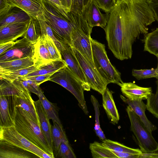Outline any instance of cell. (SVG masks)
I'll use <instances>...</instances> for the list:
<instances>
[{
	"instance_id": "cell-1",
	"label": "cell",
	"mask_w": 158,
	"mask_h": 158,
	"mask_svg": "<svg viewBox=\"0 0 158 158\" xmlns=\"http://www.w3.org/2000/svg\"><path fill=\"white\" fill-rule=\"evenodd\" d=\"M155 20L147 0H117L103 29L109 49L120 60L131 59L134 42Z\"/></svg>"
},
{
	"instance_id": "cell-2",
	"label": "cell",
	"mask_w": 158,
	"mask_h": 158,
	"mask_svg": "<svg viewBox=\"0 0 158 158\" xmlns=\"http://www.w3.org/2000/svg\"><path fill=\"white\" fill-rule=\"evenodd\" d=\"M10 104V114L17 131L52 158H55L53 151L49 148L40 126L31 119L20 107Z\"/></svg>"
},
{
	"instance_id": "cell-3",
	"label": "cell",
	"mask_w": 158,
	"mask_h": 158,
	"mask_svg": "<svg viewBox=\"0 0 158 158\" xmlns=\"http://www.w3.org/2000/svg\"><path fill=\"white\" fill-rule=\"evenodd\" d=\"M41 13L38 18L46 22L62 43L71 46L74 23L70 14V19H67L56 12L44 0H41Z\"/></svg>"
},
{
	"instance_id": "cell-4",
	"label": "cell",
	"mask_w": 158,
	"mask_h": 158,
	"mask_svg": "<svg viewBox=\"0 0 158 158\" xmlns=\"http://www.w3.org/2000/svg\"><path fill=\"white\" fill-rule=\"evenodd\" d=\"M70 15L74 23L71 47L77 50L88 60L94 63L90 41L93 28L89 25L82 15L71 11Z\"/></svg>"
},
{
	"instance_id": "cell-5",
	"label": "cell",
	"mask_w": 158,
	"mask_h": 158,
	"mask_svg": "<svg viewBox=\"0 0 158 158\" xmlns=\"http://www.w3.org/2000/svg\"><path fill=\"white\" fill-rule=\"evenodd\" d=\"M93 60L97 70L107 83L119 85L123 82L120 73L113 66L109 60L104 44L90 39Z\"/></svg>"
},
{
	"instance_id": "cell-6",
	"label": "cell",
	"mask_w": 158,
	"mask_h": 158,
	"mask_svg": "<svg viewBox=\"0 0 158 158\" xmlns=\"http://www.w3.org/2000/svg\"><path fill=\"white\" fill-rule=\"evenodd\" d=\"M49 81L61 85L71 93L77 99L79 107L85 114H88L84 94V91L88 90L67 66L53 74Z\"/></svg>"
},
{
	"instance_id": "cell-7",
	"label": "cell",
	"mask_w": 158,
	"mask_h": 158,
	"mask_svg": "<svg viewBox=\"0 0 158 158\" xmlns=\"http://www.w3.org/2000/svg\"><path fill=\"white\" fill-rule=\"evenodd\" d=\"M131 123V129L136 137L143 153L156 152L158 151V143L151 132L139 118L128 106L126 108Z\"/></svg>"
},
{
	"instance_id": "cell-8",
	"label": "cell",
	"mask_w": 158,
	"mask_h": 158,
	"mask_svg": "<svg viewBox=\"0 0 158 158\" xmlns=\"http://www.w3.org/2000/svg\"><path fill=\"white\" fill-rule=\"evenodd\" d=\"M0 141L29 151L40 158H52L19 133L14 126L0 127Z\"/></svg>"
},
{
	"instance_id": "cell-9",
	"label": "cell",
	"mask_w": 158,
	"mask_h": 158,
	"mask_svg": "<svg viewBox=\"0 0 158 158\" xmlns=\"http://www.w3.org/2000/svg\"><path fill=\"white\" fill-rule=\"evenodd\" d=\"M71 47L90 88L102 94L107 88L108 84L99 73L94 63L88 60L77 50Z\"/></svg>"
},
{
	"instance_id": "cell-10",
	"label": "cell",
	"mask_w": 158,
	"mask_h": 158,
	"mask_svg": "<svg viewBox=\"0 0 158 158\" xmlns=\"http://www.w3.org/2000/svg\"><path fill=\"white\" fill-rule=\"evenodd\" d=\"M34 44L24 38L16 41L11 48L0 55V62L10 61L28 56L33 57Z\"/></svg>"
},
{
	"instance_id": "cell-11",
	"label": "cell",
	"mask_w": 158,
	"mask_h": 158,
	"mask_svg": "<svg viewBox=\"0 0 158 158\" xmlns=\"http://www.w3.org/2000/svg\"><path fill=\"white\" fill-rule=\"evenodd\" d=\"M96 0H93L89 5L83 10L82 16L91 27H100L104 29L106 26L110 13H102Z\"/></svg>"
},
{
	"instance_id": "cell-12",
	"label": "cell",
	"mask_w": 158,
	"mask_h": 158,
	"mask_svg": "<svg viewBox=\"0 0 158 158\" xmlns=\"http://www.w3.org/2000/svg\"><path fill=\"white\" fill-rule=\"evenodd\" d=\"M64 46L65 49L60 52L62 58L70 70L84 84L88 91H90L91 88L87 83L86 77L71 46L65 44Z\"/></svg>"
},
{
	"instance_id": "cell-13",
	"label": "cell",
	"mask_w": 158,
	"mask_h": 158,
	"mask_svg": "<svg viewBox=\"0 0 158 158\" xmlns=\"http://www.w3.org/2000/svg\"><path fill=\"white\" fill-rule=\"evenodd\" d=\"M89 148L94 158H139L140 155L112 150L97 141L90 143Z\"/></svg>"
},
{
	"instance_id": "cell-14",
	"label": "cell",
	"mask_w": 158,
	"mask_h": 158,
	"mask_svg": "<svg viewBox=\"0 0 158 158\" xmlns=\"http://www.w3.org/2000/svg\"><path fill=\"white\" fill-rule=\"evenodd\" d=\"M29 22L12 23L0 27V44L14 41L23 37L27 31Z\"/></svg>"
},
{
	"instance_id": "cell-15",
	"label": "cell",
	"mask_w": 158,
	"mask_h": 158,
	"mask_svg": "<svg viewBox=\"0 0 158 158\" xmlns=\"http://www.w3.org/2000/svg\"><path fill=\"white\" fill-rule=\"evenodd\" d=\"M0 96H15L32 99L29 92L19 79L12 82L0 80Z\"/></svg>"
},
{
	"instance_id": "cell-16",
	"label": "cell",
	"mask_w": 158,
	"mask_h": 158,
	"mask_svg": "<svg viewBox=\"0 0 158 158\" xmlns=\"http://www.w3.org/2000/svg\"><path fill=\"white\" fill-rule=\"evenodd\" d=\"M123 95L130 100H145L152 93L151 87H143L133 82H123L119 85Z\"/></svg>"
},
{
	"instance_id": "cell-17",
	"label": "cell",
	"mask_w": 158,
	"mask_h": 158,
	"mask_svg": "<svg viewBox=\"0 0 158 158\" xmlns=\"http://www.w3.org/2000/svg\"><path fill=\"white\" fill-rule=\"evenodd\" d=\"M33 59L34 65L38 69L53 61L41 35H39L37 41L34 44Z\"/></svg>"
},
{
	"instance_id": "cell-18",
	"label": "cell",
	"mask_w": 158,
	"mask_h": 158,
	"mask_svg": "<svg viewBox=\"0 0 158 158\" xmlns=\"http://www.w3.org/2000/svg\"><path fill=\"white\" fill-rule=\"evenodd\" d=\"M40 123L41 130L44 134L47 143L51 150L53 151V146L52 137V125L49 120L39 99L33 101Z\"/></svg>"
},
{
	"instance_id": "cell-19",
	"label": "cell",
	"mask_w": 158,
	"mask_h": 158,
	"mask_svg": "<svg viewBox=\"0 0 158 158\" xmlns=\"http://www.w3.org/2000/svg\"><path fill=\"white\" fill-rule=\"evenodd\" d=\"M120 97L122 101L127 104L139 118L145 127L152 132L157 129L156 127L153 124L147 117L145 112L147 109L146 105L143 100H130L122 95Z\"/></svg>"
},
{
	"instance_id": "cell-20",
	"label": "cell",
	"mask_w": 158,
	"mask_h": 158,
	"mask_svg": "<svg viewBox=\"0 0 158 158\" xmlns=\"http://www.w3.org/2000/svg\"><path fill=\"white\" fill-rule=\"evenodd\" d=\"M39 158L34 154L0 141V158Z\"/></svg>"
},
{
	"instance_id": "cell-21",
	"label": "cell",
	"mask_w": 158,
	"mask_h": 158,
	"mask_svg": "<svg viewBox=\"0 0 158 158\" xmlns=\"http://www.w3.org/2000/svg\"><path fill=\"white\" fill-rule=\"evenodd\" d=\"M13 7H17L37 19L41 13V0H8Z\"/></svg>"
},
{
	"instance_id": "cell-22",
	"label": "cell",
	"mask_w": 158,
	"mask_h": 158,
	"mask_svg": "<svg viewBox=\"0 0 158 158\" xmlns=\"http://www.w3.org/2000/svg\"><path fill=\"white\" fill-rule=\"evenodd\" d=\"M113 92L107 87L102 94V105L110 122L114 125L118 123L119 115L115 105Z\"/></svg>"
},
{
	"instance_id": "cell-23",
	"label": "cell",
	"mask_w": 158,
	"mask_h": 158,
	"mask_svg": "<svg viewBox=\"0 0 158 158\" xmlns=\"http://www.w3.org/2000/svg\"><path fill=\"white\" fill-rule=\"evenodd\" d=\"M8 97L10 102L13 106L20 107L31 119L40 126L39 118L33 99L15 96Z\"/></svg>"
},
{
	"instance_id": "cell-24",
	"label": "cell",
	"mask_w": 158,
	"mask_h": 158,
	"mask_svg": "<svg viewBox=\"0 0 158 158\" xmlns=\"http://www.w3.org/2000/svg\"><path fill=\"white\" fill-rule=\"evenodd\" d=\"M34 65L31 56L0 62V71H12L26 68Z\"/></svg>"
},
{
	"instance_id": "cell-25",
	"label": "cell",
	"mask_w": 158,
	"mask_h": 158,
	"mask_svg": "<svg viewBox=\"0 0 158 158\" xmlns=\"http://www.w3.org/2000/svg\"><path fill=\"white\" fill-rule=\"evenodd\" d=\"M14 126L10 112L9 97L0 96V127H9Z\"/></svg>"
},
{
	"instance_id": "cell-26",
	"label": "cell",
	"mask_w": 158,
	"mask_h": 158,
	"mask_svg": "<svg viewBox=\"0 0 158 158\" xmlns=\"http://www.w3.org/2000/svg\"><path fill=\"white\" fill-rule=\"evenodd\" d=\"M66 66L67 64L63 59L62 60H54L40 67L39 69L37 70L24 76L20 77L19 78H25L35 76L48 74L51 73H55Z\"/></svg>"
},
{
	"instance_id": "cell-27",
	"label": "cell",
	"mask_w": 158,
	"mask_h": 158,
	"mask_svg": "<svg viewBox=\"0 0 158 158\" xmlns=\"http://www.w3.org/2000/svg\"><path fill=\"white\" fill-rule=\"evenodd\" d=\"M49 119L61 123L59 116V108L56 104L49 101L44 95L42 90L37 95Z\"/></svg>"
},
{
	"instance_id": "cell-28",
	"label": "cell",
	"mask_w": 158,
	"mask_h": 158,
	"mask_svg": "<svg viewBox=\"0 0 158 158\" xmlns=\"http://www.w3.org/2000/svg\"><path fill=\"white\" fill-rule=\"evenodd\" d=\"M31 19L23 10L12 12L1 17L0 27L12 23L28 22Z\"/></svg>"
},
{
	"instance_id": "cell-29",
	"label": "cell",
	"mask_w": 158,
	"mask_h": 158,
	"mask_svg": "<svg viewBox=\"0 0 158 158\" xmlns=\"http://www.w3.org/2000/svg\"><path fill=\"white\" fill-rule=\"evenodd\" d=\"M142 41L144 43V51H147L158 58V28L144 35Z\"/></svg>"
},
{
	"instance_id": "cell-30",
	"label": "cell",
	"mask_w": 158,
	"mask_h": 158,
	"mask_svg": "<svg viewBox=\"0 0 158 158\" xmlns=\"http://www.w3.org/2000/svg\"><path fill=\"white\" fill-rule=\"evenodd\" d=\"M52 125V137L53 151L55 153L58 150L60 143L62 142L68 141L65 132L61 123L53 121Z\"/></svg>"
},
{
	"instance_id": "cell-31",
	"label": "cell",
	"mask_w": 158,
	"mask_h": 158,
	"mask_svg": "<svg viewBox=\"0 0 158 158\" xmlns=\"http://www.w3.org/2000/svg\"><path fill=\"white\" fill-rule=\"evenodd\" d=\"M35 65L12 71H0V80L12 82L20 77L24 76L39 69Z\"/></svg>"
},
{
	"instance_id": "cell-32",
	"label": "cell",
	"mask_w": 158,
	"mask_h": 158,
	"mask_svg": "<svg viewBox=\"0 0 158 158\" xmlns=\"http://www.w3.org/2000/svg\"><path fill=\"white\" fill-rule=\"evenodd\" d=\"M102 141V144L104 146L112 150L138 154L143 153L140 149L129 148L119 142L109 139H106Z\"/></svg>"
},
{
	"instance_id": "cell-33",
	"label": "cell",
	"mask_w": 158,
	"mask_h": 158,
	"mask_svg": "<svg viewBox=\"0 0 158 158\" xmlns=\"http://www.w3.org/2000/svg\"><path fill=\"white\" fill-rule=\"evenodd\" d=\"M39 23L41 35L47 34L53 40L59 51L61 52L65 49L64 44L55 35L49 25L44 20L38 18L37 19Z\"/></svg>"
},
{
	"instance_id": "cell-34",
	"label": "cell",
	"mask_w": 158,
	"mask_h": 158,
	"mask_svg": "<svg viewBox=\"0 0 158 158\" xmlns=\"http://www.w3.org/2000/svg\"><path fill=\"white\" fill-rule=\"evenodd\" d=\"M91 101L93 106L95 112V124L94 129L97 135L102 140L106 139L102 130L101 129L99 121L100 115L99 105L97 99L93 95H91Z\"/></svg>"
},
{
	"instance_id": "cell-35",
	"label": "cell",
	"mask_w": 158,
	"mask_h": 158,
	"mask_svg": "<svg viewBox=\"0 0 158 158\" xmlns=\"http://www.w3.org/2000/svg\"><path fill=\"white\" fill-rule=\"evenodd\" d=\"M41 35L43 37L52 59L53 60H63L61 53L53 40L47 34Z\"/></svg>"
},
{
	"instance_id": "cell-36",
	"label": "cell",
	"mask_w": 158,
	"mask_h": 158,
	"mask_svg": "<svg viewBox=\"0 0 158 158\" xmlns=\"http://www.w3.org/2000/svg\"><path fill=\"white\" fill-rule=\"evenodd\" d=\"M156 93H152L147 99V109L154 116L158 118V80Z\"/></svg>"
},
{
	"instance_id": "cell-37",
	"label": "cell",
	"mask_w": 158,
	"mask_h": 158,
	"mask_svg": "<svg viewBox=\"0 0 158 158\" xmlns=\"http://www.w3.org/2000/svg\"><path fill=\"white\" fill-rule=\"evenodd\" d=\"M56 157L61 158H76V155L69 141L62 142L58 151L55 153Z\"/></svg>"
},
{
	"instance_id": "cell-38",
	"label": "cell",
	"mask_w": 158,
	"mask_h": 158,
	"mask_svg": "<svg viewBox=\"0 0 158 158\" xmlns=\"http://www.w3.org/2000/svg\"><path fill=\"white\" fill-rule=\"evenodd\" d=\"M44 0L59 14L67 19H70V10L64 6L60 0Z\"/></svg>"
},
{
	"instance_id": "cell-39",
	"label": "cell",
	"mask_w": 158,
	"mask_h": 158,
	"mask_svg": "<svg viewBox=\"0 0 158 158\" xmlns=\"http://www.w3.org/2000/svg\"><path fill=\"white\" fill-rule=\"evenodd\" d=\"M132 75L138 80L156 78V69L152 68L150 69H133L132 71Z\"/></svg>"
},
{
	"instance_id": "cell-40",
	"label": "cell",
	"mask_w": 158,
	"mask_h": 158,
	"mask_svg": "<svg viewBox=\"0 0 158 158\" xmlns=\"http://www.w3.org/2000/svg\"><path fill=\"white\" fill-rule=\"evenodd\" d=\"M34 19L30 21L27 31L23 37L31 43L34 44L37 41L39 35L37 34Z\"/></svg>"
},
{
	"instance_id": "cell-41",
	"label": "cell",
	"mask_w": 158,
	"mask_h": 158,
	"mask_svg": "<svg viewBox=\"0 0 158 158\" xmlns=\"http://www.w3.org/2000/svg\"><path fill=\"white\" fill-rule=\"evenodd\" d=\"M23 86L30 92L33 93L37 95L39 94L41 89L35 81L30 80L19 78Z\"/></svg>"
},
{
	"instance_id": "cell-42",
	"label": "cell",
	"mask_w": 158,
	"mask_h": 158,
	"mask_svg": "<svg viewBox=\"0 0 158 158\" xmlns=\"http://www.w3.org/2000/svg\"><path fill=\"white\" fill-rule=\"evenodd\" d=\"M99 8L106 13H110L115 6L117 0H96Z\"/></svg>"
},
{
	"instance_id": "cell-43",
	"label": "cell",
	"mask_w": 158,
	"mask_h": 158,
	"mask_svg": "<svg viewBox=\"0 0 158 158\" xmlns=\"http://www.w3.org/2000/svg\"><path fill=\"white\" fill-rule=\"evenodd\" d=\"M84 9V0H72L70 11L82 15Z\"/></svg>"
},
{
	"instance_id": "cell-44",
	"label": "cell",
	"mask_w": 158,
	"mask_h": 158,
	"mask_svg": "<svg viewBox=\"0 0 158 158\" xmlns=\"http://www.w3.org/2000/svg\"><path fill=\"white\" fill-rule=\"evenodd\" d=\"M55 73H51L48 74L35 76L25 78L35 81L38 85H40L43 82L49 81L51 77Z\"/></svg>"
},
{
	"instance_id": "cell-45",
	"label": "cell",
	"mask_w": 158,
	"mask_h": 158,
	"mask_svg": "<svg viewBox=\"0 0 158 158\" xmlns=\"http://www.w3.org/2000/svg\"><path fill=\"white\" fill-rule=\"evenodd\" d=\"M13 7L8 0H0V15L2 17L8 13Z\"/></svg>"
},
{
	"instance_id": "cell-46",
	"label": "cell",
	"mask_w": 158,
	"mask_h": 158,
	"mask_svg": "<svg viewBox=\"0 0 158 158\" xmlns=\"http://www.w3.org/2000/svg\"><path fill=\"white\" fill-rule=\"evenodd\" d=\"M147 1L154 14L156 20L158 22V0H147Z\"/></svg>"
},
{
	"instance_id": "cell-47",
	"label": "cell",
	"mask_w": 158,
	"mask_h": 158,
	"mask_svg": "<svg viewBox=\"0 0 158 158\" xmlns=\"http://www.w3.org/2000/svg\"><path fill=\"white\" fill-rule=\"evenodd\" d=\"M16 41H11L0 44V55L14 46Z\"/></svg>"
},
{
	"instance_id": "cell-48",
	"label": "cell",
	"mask_w": 158,
	"mask_h": 158,
	"mask_svg": "<svg viewBox=\"0 0 158 158\" xmlns=\"http://www.w3.org/2000/svg\"><path fill=\"white\" fill-rule=\"evenodd\" d=\"M158 158V153L156 152L149 153H142L139 158Z\"/></svg>"
},
{
	"instance_id": "cell-49",
	"label": "cell",
	"mask_w": 158,
	"mask_h": 158,
	"mask_svg": "<svg viewBox=\"0 0 158 158\" xmlns=\"http://www.w3.org/2000/svg\"><path fill=\"white\" fill-rule=\"evenodd\" d=\"M62 4L70 10L72 5V0H60Z\"/></svg>"
},
{
	"instance_id": "cell-50",
	"label": "cell",
	"mask_w": 158,
	"mask_h": 158,
	"mask_svg": "<svg viewBox=\"0 0 158 158\" xmlns=\"http://www.w3.org/2000/svg\"><path fill=\"white\" fill-rule=\"evenodd\" d=\"M93 0H84V9L87 7Z\"/></svg>"
},
{
	"instance_id": "cell-51",
	"label": "cell",
	"mask_w": 158,
	"mask_h": 158,
	"mask_svg": "<svg viewBox=\"0 0 158 158\" xmlns=\"http://www.w3.org/2000/svg\"><path fill=\"white\" fill-rule=\"evenodd\" d=\"M157 58L158 60V63L157 67V68L156 69V78L157 79V80H158V58Z\"/></svg>"
}]
</instances>
